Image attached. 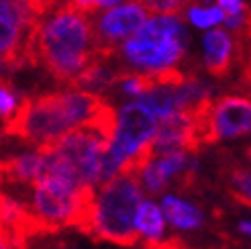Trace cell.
<instances>
[{"instance_id":"obj_4","label":"cell","mask_w":251,"mask_h":249,"mask_svg":"<svg viewBox=\"0 0 251 249\" xmlns=\"http://www.w3.org/2000/svg\"><path fill=\"white\" fill-rule=\"evenodd\" d=\"M141 202L143 188L137 174H119L110 182L98 186L90 237L121 247L137 245L141 235L135 227V217Z\"/></svg>"},{"instance_id":"obj_15","label":"cell","mask_w":251,"mask_h":249,"mask_svg":"<svg viewBox=\"0 0 251 249\" xmlns=\"http://www.w3.org/2000/svg\"><path fill=\"white\" fill-rule=\"evenodd\" d=\"M68 4H72L76 10H80V12H84V15H94L96 10H100V8H112V6H117V4H121L123 0H66Z\"/></svg>"},{"instance_id":"obj_20","label":"cell","mask_w":251,"mask_h":249,"mask_svg":"<svg viewBox=\"0 0 251 249\" xmlns=\"http://www.w3.org/2000/svg\"><path fill=\"white\" fill-rule=\"evenodd\" d=\"M247 157H249V159H251V149H249V151H247Z\"/></svg>"},{"instance_id":"obj_6","label":"cell","mask_w":251,"mask_h":249,"mask_svg":"<svg viewBox=\"0 0 251 249\" xmlns=\"http://www.w3.org/2000/svg\"><path fill=\"white\" fill-rule=\"evenodd\" d=\"M251 133V96L227 94L210 106V143Z\"/></svg>"},{"instance_id":"obj_7","label":"cell","mask_w":251,"mask_h":249,"mask_svg":"<svg viewBox=\"0 0 251 249\" xmlns=\"http://www.w3.org/2000/svg\"><path fill=\"white\" fill-rule=\"evenodd\" d=\"M33 31L23 29L17 23L0 17V55L6 57L17 70L25 66H33V55H31Z\"/></svg>"},{"instance_id":"obj_10","label":"cell","mask_w":251,"mask_h":249,"mask_svg":"<svg viewBox=\"0 0 251 249\" xmlns=\"http://www.w3.org/2000/svg\"><path fill=\"white\" fill-rule=\"evenodd\" d=\"M135 227L141 237H145L149 243L159 241L166 231V215L161 206H157L153 200H143L137 208Z\"/></svg>"},{"instance_id":"obj_12","label":"cell","mask_w":251,"mask_h":249,"mask_svg":"<svg viewBox=\"0 0 251 249\" xmlns=\"http://www.w3.org/2000/svg\"><path fill=\"white\" fill-rule=\"evenodd\" d=\"M188 19H190L198 29H210L225 21V12L219 6H192L188 10Z\"/></svg>"},{"instance_id":"obj_8","label":"cell","mask_w":251,"mask_h":249,"mask_svg":"<svg viewBox=\"0 0 251 249\" xmlns=\"http://www.w3.org/2000/svg\"><path fill=\"white\" fill-rule=\"evenodd\" d=\"M204 66L217 78L227 76L233 66L235 41L225 29H212L204 35Z\"/></svg>"},{"instance_id":"obj_17","label":"cell","mask_w":251,"mask_h":249,"mask_svg":"<svg viewBox=\"0 0 251 249\" xmlns=\"http://www.w3.org/2000/svg\"><path fill=\"white\" fill-rule=\"evenodd\" d=\"M15 70H17V68L12 66L6 57L0 55V80H8V76H10V74L15 72Z\"/></svg>"},{"instance_id":"obj_18","label":"cell","mask_w":251,"mask_h":249,"mask_svg":"<svg viewBox=\"0 0 251 249\" xmlns=\"http://www.w3.org/2000/svg\"><path fill=\"white\" fill-rule=\"evenodd\" d=\"M6 245H12V241H10V237H8V233H6L4 225L0 223V249L6 247Z\"/></svg>"},{"instance_id":"obj_2","label":"cell","mask_w":251,"mask_h":249,"mask_svg":"<svg viewBox=\"0 0 251 249\" xmlns=\"http://www.w3.org/2000/svg\"><path fill=\"white\" fill-rule=\"evenodd\" d=\"M31 55L33 66L43 68L59 84L74 86L98 55L92 17L59 0L37 23Z\"/></svg>"},{"instance_id":"obj_13","label":"cell","mask_w":251,"mask_h":249,"mask_svg":"<svg viewBox=\"0 0 251 249\" xmlns=\"http://www.w3.org/2000/svg\"><path fill=\"white\" fill-rule=\"evenodd\" d=\"M21 100L12 90L10 80H0V119H4V123L17 113Z\"/></svg>"},{"instance_id":"obj_21","label":"cell","mask_w":251,"mask_h":249,"mask_svg":"<svg viewBox=\"0 0 251 249\" xmlns=\"http://www.w3.org/2000/svg\"><path fill=\"white\" fill-rule=\"evenodd\" d=\"M139 2H143V0H139Z\"/></svg>"},{"instance_id":"obj_14","label":"cell","mask_w":251,"mask_h":249,"mask_svg":"<svg viewBox=\"0 0 251 249\" xmlns=\"http://www.w3.org/2000/svg\"><path fill=\"white\" fill-rule=\"evenodd\" d=\"M188 2H192V0H143L141 4L155 15H178Z\"/></svg>"},{"instance_id":"obj_11","label":"cell","mask_w":251,"mask_h":249,"mask_svg":"<svg viewBox=\"0 0 251 249\" xmlns=\"http://www.w3.org/2000/svg\"><path fill=\"white\" fill-rule=\"evenodd\" d=\"M227 180L233 186V196L251 206V172L239 166H231L227 172Z\"/></svg>"},{"instance_id":"obj_16","label":"cell","mask_w":251,"mask_h":249,"mask_svg":"<svg viewBox=\"0 0 251 249\" xmlns=\"http://www.w3.org/2000/svg\"><path fill=\"white\" fill-rule=\"evenodd\" d=\"M219 8L225 12V17H231V15H239V12L247 10L243 0H217Z\"/></svg>"},{"instance_id":"obj_9","label":"cell","mask_w":251,"mask_h":249,"mask_svg":"<svg viewBox=\"0 0 251 249\" xmlns=\"http://www.w3.org/2000/svg\"><path fill=\"white\" fill-rule=\"evenodd\" d=\"M161 210H164L166 219L172 223L176 229H182V231H190V229H198L200 225L204 223L202 213L190 202L180 200L176 196H164L161 200Z\"/></svg>"},{"instance_id":"obj_1","label":"cell","mask_w":251,"mask_h":249,"mask_svg":"<svg viewBox=\"0 0 251 249\" xmlns=\"http://www.w3.org/2000/svg\"><path fill=\"white\" fill-rule=\"evenodd\" d=\"M86 124L115 131L117 110L96 92L70 88L21 98L17 113L2 124V133L29 147H41Z\"/></svg>"},{"instance_id":"obj_19","label":"cell","mask_w":251,"mask_h":249,"mask_svg":"<svg viewBox=\"0 0 251 249\" xmlns=\"http://www.w3.org/2000/svg\"><path fill=\"white\" fill-rule=\"evenodd\" d=\"M239 229H241L243 233H247V235H251V223H247V221H243V223H239Z\"/></svg>"},{"instance_id":"obj_3","label":"cell","mask_w":251,"mask_h":249,"mask_svg":"<svg viewBox=\"0 0 251 249\" xmlns=\"http://www.w3.org/2000/svg\"><path fill=\"white\" fill-rule=\"evenodd\" d=\"M188 49V31L178 15H155L119 47V59L129 72L161 74L176 70Z\"/></svg>"},{"instance_id":"obj_5","label":"cell","mask_w":251,"mask_h":249,"mask_svg":"<svg viewBox=\"0 0 251 249\" xmlns=\"http://www.w3.org/2000/svg\"><path fill=\"white\" fill-rule=\"evenodd\" d=\"M147 15H149V10L139 0L117 4L108 10L94 15L92 25H94L98 53L115 55L119 51L121 43H125L133 33H137L145 25Z\"/></svg>"}]
</instances>
